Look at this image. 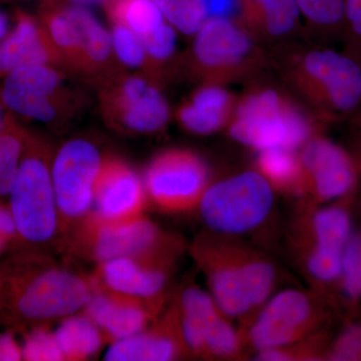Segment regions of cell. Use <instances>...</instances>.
Listing matches in <instances>:
<instances>
[{
	"label": "cell",
	"instance_id": "4fadbf2b",
	"mask_svg": "<svg viewBox=\"0 0 361 361\" xmlns=\"http://www.w3.org/2000/svg\"><path fill=\"white\" fill-rule=\"evenodd\" d=\"M253 51L249 35L233 21L209 18L195 35L192 68L205 78L233 75L249 63Z\"/></svg>",
	"mask_w": 361,
	"mask_h": 361
},
{
	"label": "cell",
	"instance_id": "8fae6325",
	"mask_svg": "<svg viewBox=\"0 0 361 361\" xmlns=\"http://www.w3.org/2000/svg\"><path fill=\"white\" fill-rule=\"evenodd\" d=\"M194 254L221 312L231 320L249 322L254 311L233 251L232 237L215 234L214 238L202 239L195 245Z\"/></svg>",
	"mask_w": 361,
	"mask_h": 361
},
{
	"label": "cell",
	"instance_id": "30bf717a",
	"mask_svg": "<svg viewBox=\"0 0 361 361\" xmlns=\"http://www.w3.org/2000/svg\"><path fill=\"white\" fill-rule=\"evenodd\" d=\"M318 322L314 298L299 289H286L272 295L247 325V345L255 350L283 348L311 336Z\"/></svg>",
	"mask_w": 361,
	"mask_h": 361
},
{
	"label": "cell",
	"instance_id": "836d02e7",
	"mask_svg": "<svg viewBox=\"0 0 361 361\" xmlns=\"http://www.w3.org/2000/svg\"><path fill=\"white\" fill-rule=\"evenodd\" d=\"M299 11L313 23L334 26L344 18L345 0H295Z\"/></svg>",
	"mask_w": 361,
	"mask_h": 361
},
{
	"label": "cell",
	"instance_id": "ffe728a7",
	"mask_svg": "<svg viewBox=\"0 0 361 361\" xmlns=\"http://www.w3.org/2000/svg\"><path fill=\"white\" fill-rule=\"evenodd\" d=\"M182 341L174 313L159 329H146L134 336L115 341L104 355L108 361H170L183 353Z\"/></svg>",
	"mask_w": 361,
	"mask_h": 361
},
{
	"label": "cell",
	"instance_id": "9a60e30c",
	"mask_svg": "<svg viewBox=\"0 0 361 361\" xmlns=\"http://www.w3.org/2000/svg\"><path fill=\"white\" fill-rule=\"evenodd\" d=\"M299 158L305 175L306 196L310 194L319 202L334 201L355 186V163L345 149L334 142L312 137L301 148Z\"/></svg>",
	"mask_w": 361,
	"mask_h": 361
},
{
	"label": "cell",
	"instance_id": "e575fe53",
	"mask_svg": "<svg viewBox=\"0 0 361 361\" xmlns=\"http://www.w3.org/2000/svg\"><path fill=\"white\" fill-rule=\"evenodd\" d=\"M330 360H361V324H353L344 330L330 350Z\"/></svg>",
	"mask_w": 361,
	"mask_h": 361
},
{
	"label": "cell",
	"instance_id": "5bb4252c",
	"mask_svg": "<svg viewBox=\"0 0 361 361\" xmlns=\"http://www.w3.org/2000/svg\"><path fill=\"white\" fill-rule=\"evenodd\" d=\"M148 195L144 180L121 159L104 157L94 190V213L90 219L116 223L144 215Z\"/></svg>",
	"mask_w": 361,
	"mask_h": 361
},
{
	"label": "cell",
	"instance_id": "9c48e42d",
	"mask_svg": "<svg viewBox=\"0 0 361 361\" xmlns=\"http://www.w3.org/2000/svg\"><path fill=\"white\" fill-rule=\"evenodd\" d=\"M142 180L148 200L168 213L188 212L198 208L202 196L211 184L206 161L185 149L161 152L149 164Z\"/></svg>",
	"mask_w": 361,
	"mask_h": 361
},
{
	"label": "cell",
	"instance_id": "f1b7e54d",
	"mask_svg": "<svg viewBox=\"0 0 361 361\" xmlns=\"http://www.w3.org/2000/svg\"><path fill=\"white\" fill-rule=\"evenodd\" d=\"M147 54L146 75L152 80H158L161 68L174 56L177 35L176 30L167 21L154 32L141 37Z\"/></svg>",
	"mask_w": 361,
	"mask_h": 361
},
{
	"label": "cell",
	"instance_id": "f35d334b",
	"mask_svg": "<svg viewBox=\"0 0 361 361\" xmlns=\"http://www.w3.org/2000/svg\"><path fill=\"white\" fill-rule=\"evenodd\" d=\"M344 18L348 21L353 37L361 42V0H345Z\"/></svg>",
	"mask_w": 361,
	"mask_h": 361
},
{
	"label": "cell",
	"instance_id": "d6986e66",
	"mask_svg": "<svg viewBox=\"0 0 361 361\" xmlns=\"http://www.w3.org/2000/svg\"><path fill=\"white\" fill-rule=\"evenodd\" d=\"M75 23L80 52V78L96 82L125 70L114 51L110 30L87 7L63 6Z\"/></svg>",
	"mask_w": 361,
	"mask_h": 361
},
{
	"label": "cell",
	"instance_id": "f546056e",
	"mask_svg": "<svg viewBox=\"0 0 361 361\" xmlns=\"http://www.w3.org/2000/svg\"><path fill=\"white\" fill-rule=\"evenodd\" d=\"M110 32L118 63L125 70H135L146 75L148 61L142 37L118 23H111Z\"/></svg>",
	"mask_w": 361,
	"mask_h": 361
},
{
	"label": "cell",
	"instance_id": "7402d4cb",
	"mask_svg": "<svg viewBox=\"0 0 361 361\" xmlns=\"http://www.w3.org/2000/svg\"><path fill=\"white\" fill-rule=\"evenodd\" d=\"M257 171L273 189L294 196H306L305 175L294 149L276 148L259 151Z\"/></svg>",
	"mask_w": 361,
	"mask_h": 361
},
{
	"label": "cell",
	"instance_id": "277c9868",
	"mask_svg": "<svg viewBox=\"0 0 361 361\" xmlns=\"http://www.w3.org/2000/svg\"><path fill=\"white\" fill-rule=\"evenodd\" d=\"M274 201V189L268 180L257 170L245 171L211 183L198 209L211 231L235 237L264 224Z\"/></svg>",
	"mask_w": 361,
	"mask_h": 361
},
{
	"label": "cell",
	"instance_id": "6da1fadb",
	"mask_svg": "<svg viewBox=\"0 0 361 361\" xmlns=\"http://www.w3.org/2000/svg\"><path fill=\"white\" fill-rule=\"evenodd\" d=\"M39 252L13 250L0 262V322L16 331L84 310L92 284L45 265Z\"/></svg>",
	"mask_w": 361,
	"mask_h": 361
},
{
	"label": "cell",
	"instance_id": "b9f144b4",
	"mask_svg": "<svg viewBox=\"0 0 361 361\" xmlns=\"http://www.w3.org/2000/svg\"><path fill=\"white\" fill-rule=\"evenodd\" d=\"M7 111L4 108V104L0 102V128L4 125V118H6Z\"/></svg>",
	"mask_w": 361,
	"mask_h": 361
},
{
	"label": "cell",
	"instance_id": "8992f818",
	"mask_svg": "<svg viewBox=\"0 0 361 361\" xmlns=\"http://www.w3.org/2000/svg\"><path fill=\"white\" fill-rule=\"evenodd\" d=\"M104 123L118 133L152 135L167 127L171 111L155 80L123 70L94 82Z\"/></svg>",
	"mask_w": 361,
	"mask_h": 361
},
{
	"label": "cell",
	"instance_id": "7c38bea8",
	"mask_svg": "<svg viewBox=\"0 0 361 361\" xmlns=\"http://www.w3.org/2000/svg\"><path fill=\"white\" fill-rule=\"evenodd\" d=\"M87 244L97 263L123 257L170 258L160 228L144 215L122 222L102 223L87 218Z\"/></svg>",
	"mask_w": 361,
	"mask_h": 361
},
{
	"label": "cell",
	"instance_id": "83f0119b",
	"mask_svg": "<svg viewBox=\"0 0 361 361\" xmlns=\"http://www.w3.org/2000/svg\"><path fill=\"white\" fill-rule=\"evenodd\" d=\"M164 18L175 30L195 35L208 20L205 0H154Z\"/></svg>",
	"mask_w": 361,
	"mask_h": 361
},
{
	"label": "cell",
	"instance_id": "ac0fdd59",
	"mask_svg": "<svg viewBox=\"0 0 361 361\" xmlns=\"http://www.w3.org/2000/svg\"><path fill=\"white\" fill-rule=\"evenodd\" d=\"M170 258L123 257L99 264L97 284L106 289L155 300L167 285Z\"/></svg>",
	"mask_w": 361,
	"mask_h": 361
},
{
	"label": "cell",
	"instance_id": "2e32d148",
	"mask_svg": "<svg viewBox=\"0 0 361 361\" xmlns=\"http://www.w3.org/2000/svg\"><path fill=\"white\" fill-rule=\"evenodd\" d=\"M149 301L153 300L123 295L92 284V296L84 310L103 334L115 341L147 329L153 317L154 306L147 304Z\"/></svg>",
	"mask_w": 361,
	"mask_h": 361
},
{
	"label": "cell",
	"instance_id": "4316f807",
	"mask_svg": "<svg viewBox=\"0 0 361 361\" xmlns=\"http://www.w3.org/2000/svg\"><path fill=\"white\" fill-rule=\"evenodd\" d=\"M104 6L111 23L126 26L140 37L166 21L154 0H106Z\"/></svg>",
	"mask_w": 361,
	"mask_h": 361
},
{
	"label": "cell",
	"instance_id": "8d00e7d4",
	"mask_svg": "<svg viewBox=\"0 0 361 361\" xmlns=\"http://www.w3.org/2000/svg\"><path fill=\"white\" fill-rule=\"evenodd\" d=\"M20 360H23V349L14 337V331L8 329L0 334V361Z\"/></svg>",
	"mask_w": 361,
	"mask_h": 361
},
{
	"label": "cell",
	"instance_id": "d590c367",
	"mask_svg": "<svg viewBox=\"0 0 361 361\" xmlns=\"http://www.w3.org/2000/svg\"><path fill=\"white\" fill-rule=\"evenodd\" d=\"M16 241L18 231L11 209L0 201V258L13 250Z\"/></svg>",
	"mask_w": 361,
	"mask_h": 361
},
{
	"label": "cell",
	"instance_id": "44dd1931",
	"mask_svg": "<svg viewBox=\"0 0 361 361\" xmlns=\"http://www.w3.org/2000/svg\"><path fill=\"white\" fill-rule=\"evenodd\" d=\"M233 108L231 94L208 85L192 94L177 111V118L185 130L196 135H211L224 127Z\"/></svg>",
	"mask_w": 361,
	"mask_h": 361
},
{
	"label": "cell",
	"instance_id": "74e56055",
	"mask_svg": "<svg viewBox=\"0 0 361 361\" xmlns=\"http://www.w3.org/2000/svg\"><path fill=\"white\" fill-rule=\"evenodd\" d=\"M239 0H205L209 18L230 20L238 11Z\"/></svg>",
	"mask_w": 361,
	"mask_h": 361
},
{
	"label": "cell",
	"instance_id": "d4e9b609",
	"mask_svg": "<svg viewBox=\"0 0 361 361\" xmlns=\"http://www.w3.org/2000/svg\"><path fill=\"white\" fill-rule=\"evenodd\" d=\"M312 244L311 246L343 252L350 239L351 221L348 213L341 207H324L305 219Z\"/></svg>",
	"mask_w": 361,
	"mask_h": 361
},
{
	"label": "cell",
	"instance_id": "ab89813d",
	"mask_svg": "<svg viewBox=\"0 0 361 361\" xmlns=\"http://www.w3.org/2000/svg\"><path fill=\"white\" fill-rule=\"evenodd\" d=\"M106 0H40V6H71L87 7L104 6Z\"/></svg>",
	"mask_w": 361,
	"mask_h": 361
},
{
	"label": "cell",
	"instance_id": "5b68a950",
	"mask_svg": "<svg viewBox=\"0 0 361 361\" xmlns=\"http://www.w3.org/2000/svg\"><path fill=\"white\" fill-rule=\"evenodd\" d=\"M312 130L310 118L273 90H257L242 99L229 128L234 141L258 152L295 151L313 137Z\"/></svg>",
	"mask_w": 361,
	"mask_h": 361
},
{
	"label": "cell",
	"instance_id": "cb8c5ba5",
	"mask_svg": "<svg viewBox=\"0 0 361 361\" xmlns=\"http://www.w3.org/2000/svg\"><path fill=\"white\" fill-rule=\"evenodd\" d=\"M54 334L65 360H89L103 345V331L85 313L63 318Z\"/></svg>",
	"mask_w": 361,
	"mask_h": 361
},
{
	"label": "cell",
	"instance_id": "1f68e13d",
	"mask_svg": "<svg viewBox=\"0 0 361 361\" xmlns=\"http://www.w3.org/2000/svg\"><path fill=\"white\" fill-rule=\"evenodd\" d=\"M23 360L26 361H61L63 353L56 341L54 332L44 327H33L25 334L21 344Z\"/></svg>",
	"mask_w": 361,
	"mask_h": 361
},
{
	"label": "cell",
	"instance_id": "484cf974",
	"mask_svg": "<svg viewBox=\"0 0 361 361\" xmlns=\"http://www.w3.org/2000/svg\"><path fill=\"white\" fill-rule=\"evenodd\" d=\"M30 130L7 111L0 128V197L8 196L18 167Z\"/></svg>",
	"mask_w": 361,
	"mask_h": 361
},
{
	"label": "cell",
	"instance_id": "603a6c76",
	"mask_svg": "<svg viewBox=\"0 0 361 361\" xmlns=\"http://www.w3.org/2000/svg\"><path fill=\"white\" fill-rule=\"evenodd\" d=\"M233 251L243 274L254 314L272 296L277 281V271L264 254L233 241Z\"/></svg>",
	"mask_w": 361,
	"mask_h": 361
},
{
	"label": "cell",
	"instance_id": "52a82bcc",
	"mask_svg": "<svg viewBox=\"0 0 361 361\" xmlns=\"http://www.w3.org/2000/svg\"><path fill=\"white\" fill-rule=\"evenodd\" d=\"M296 82L329 115L351 113L361 104V65L348 54L317 49L299 59Z\"/></svg>",
	"mask_w": 361,
	"mask_h": 361
},
{
	"label": "cell",
	"instance_id": "ba28073f",
	"mask_svg": "<svg viewBox=\"0 0 361 361\" xmlns=\"http://www.w3.org/2000/svg\"><path fill=\"white\" fill-rule=\"evenodd\" d=\"M104 158L97 145L84 137L66 142L54 154L51 177L58 204L59 229L87 219L90 215Z\"/></svg>",
	"mask_w": 361,
	"mask_h": 361
},
{
	"label": "cell",
	"instance_id": "60d3db41",
	"mask_svg": "<svg viewBox=\"0 0 361 361\" xmlns=\"http://www.w3.org/2000/svg\"><path fill=\"white\" fill-rule=\"evenodd\" d=\"M8 26V18H7L6 14L0 9V42L9 32Z\"/></svg>",
	"mask_w": 361,
	"mask_h": 361
},
{
	"label": "cell",
	"instance_id": "4dcf8cb0",
	"mask_svg": "<svg viewBox=\"0 0 361 361\" xmlns=\"http://www.w3.org/2000/svg\"><path fill=\"white\" fill-rule=\"evenodd\" d=\"M261 9L266 32L281 37L293 30L298 18L299 8L295 0H251Z\"/></svg>",
	"mask_w": 361,
	"mask_h": 361
},
{
	"label": "cell",
	"instance_id": "7a4b0ae2",
	"mask_svg": "<svg viewBox=\"0 0 361 361\" xmlns=\"http://www.w3.org/2000/svg\"><path fill=\"white\" fill-rule=\"evenodd\" d=\"M54 154L44 135L30 130L18 174L7 196L18 231L13 250L39 252L58 234L59 215L51 177Z\"/></svg>",
	"mask_w": 361,
	"mask_h": 361
},
{
	"label": "cell",
	"instance_id": "3957f363",
	"mask_svg": "<svg viewBox=\"0 0 361 361\" xmlns=\"http://www.w3.org/2000/svg\"><path fill=\"white\" fill-rule=\"evenodd\" d=\"M54 66H23L2 78L0 102L9 113L52 127L65 126L84 111L87 97Z\"/></svg>",
	"mask_w": 361,
	"mask_h": 361
},
{
	"label": "cell",
	"instance_id": "7bdbcfd3",
	"mask_svg": "<svg viewBox=\"0 0 361 361\" xmlns=\"http://www.w3.org/2000/svg\"><path fill=\"white\" fill-rule=\"evenodd\" d=\"M0 1H2V0H0Z\"/></svg>",
	"mask_w": 361,
	"mask_h": 361
},
{
	"label": "cell",
	"instance_id": "e0dca14e",
	"mask_svg": "<svg viewBox=\"0 0 361 361\" xmlns=\"http://www.w3.org/2000/svg\"><path fill=\"white\" fill-rule=\"evenodd\" d=\"M35 65L54 66L63 70L39 18L18 9L14 13L13 30L0 42V80L18 68Z\"/></svg>",
	"mask_w": 361,
	"mask_h": 361
},
{
	"label": "cell",
	"instance_id": "d6a6232c",
	"mask_svg": "<svg viewBox=\"0 0 361 361\" xmlns=\"http://www.w3.org/2000/svg\"><path fill=\"white\" fill-rule=\"evenodd\" d=\"M341 277L344 293L350 300L361 298V236H351L342 258Z\"/></svg>",
	"mask_w": 361,
	"mask_h": 361
}]
</instances>
